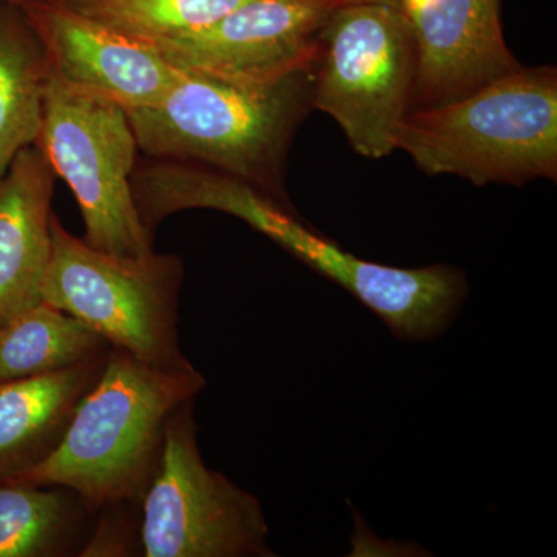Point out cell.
Returning a JSON list of instances; mask_svg holds the SVG:
<instances>
[{"label": "cell", "instance_id": "5b68a950", "mask_svg": "<svg viewBox=\"0 0 557 557\" xmlns=\"http://www.w3.org/2000/svg\"><path fill=\"white\" fill-rule=\"evenodd\" d=\"M416 75V42L401 11L339 3L319 33L311 106L338 123L359 156L384 159L397 149Z\"/></svg>", "mask_w": 557, "mask_h": 557}, {"label": "cell", "instance_id": "30bf717a", "mask_svg": "<svg viewBox=\"0 0 557 557\" xmlns=\"http://www.w3.org/2000/svg\"><path fill=\"white\" fill-rule=\"evenodd\" d=\"M46 49L50 73L70 87L129 110L163 100L182 70L159 49L65 9L57 0H17Z\"/></svg>", "mask_w": 557, "mask_h": 557}, {"label": "cell", "instance_id": "7c38bea8", "mask_svg": "<svg viewBox=\"0 0 557 557\" xmlns=\"http://www.w3.org/2000/svg\"><path fill=\"white\" fill-rule=\"evenodd\" d=\"M57 172L27 146L0 177V325L42 302Z\"/></svg>", "mask_w": 557, "mask_h": 557}, {"label": "cell", "instance_id": "277c9868", "mask_svg": "<svg viewBox=\"0 0 557 557\" xmlns=\"http://www.w3.org/2000/svg\"><path fill=\"white\" fill-rule=\"evenodd\" d=\"M50 239L44 302L79 319L110 347L127 351L149 368L194 369L180 348L183 263L177 256L109 255L70 234L54 214Z\"/></svg>", "mask_w": 557, "mask_h": 557}, {"label": "cell", "instance_id": "52a82bcc", "mask_svg": "<svg viewBox=\"0 0 557 557\" xmlns=\"http://www.w3.org/2000/svg\"><path fill=\"white\" fill-rule=\"evenodd\" d=\"M36 146L78 201L90 247L123 258L153 252L132 194L138 145L126 110L50 73Z\"/></svg>", "mask_w": 557, "mask_h": 557}, {"label": "cell", "instance_id": "9c48e42d", "mask_svg": "<svg viewBox=\"0 0 557 557\" xmlns=\"http://www.w3.org/2000/svg\"><path fill=\"white\" fill-rule=\"evenodd\" d=\"M341 0H248L208 27L157 46L183 72L240 86L311 73L319 33Z\"/></svg>", "mask_w": 557, "mask_h": 557}, {"label": "cell", "instance_id": "4fadbf2b", "mask_svg": "<svg viewBox=\"0 0 557 557\" xmlns=\"http://www.w3.org/2000/svg\"><path fill=\"white\" fill-rule=\"evenodd\" d=\"M106 357L46 375L0 381V482L21 478L57 448Z\"/></svg>", "mask_w": 557, "mask_h": 557}, {"label": "cell", "instance_id": "6da1fadb", "mask_svg": "<svg viewBox=\"0 0 557 557\" xmlns=\"http://www.w3.org/2000/svg\"><path fill=\"white\" fill-rule=\"evenodd\" d=\"M207 386L196 368H149L110 347L49 456L13 479L72 491L87 509L141 500L159 460L168 418Z\"/></svg>", "mask_w": 557, "mask_h": 557}, {"label": "cell", "instance_id": "8fae6325", "mask_svg": "<svg viewBox=\"0 0 557 557\" xmlns=\"http://www.w3.org/2000/svg\"><path fill=\"white\" fill-rule=\"evenodd\" d=\"M397 9L416 42L410 110L460 100L520 67L505 44L500 0H398Z\"/></svg>", "mask_w": 557, "mask_h": 557}, {"label": "cell", "instance_id": "ba28073f", "mask_svg": "<svg viewBox=\"0 0 557 557\" xmlns=\"http://www.w3.org/2000/svg\"><path fill=\"white\" fill-rule=\"evenodd\" d=\"M193 401L168 418L159 460L141 496L146 557H267L262 504L205 463Z\"/></svg>", "mask_w": 557, "mask_h": 557}, {"label": "cell", "instance_id": "5bb4252c", "mask_svg": "<svg viewBox=\"0 0 557 557\" xmlns=\"http://www.w3.org/2000/svg\"><path fill=\"white\" fill-rule=\"evenodd\" d=\"M50 67L42 40L17 0H0V177L38 141Z\"/></svg>", "mask_w": 557, "mask_h": 557}, {"label": "cell", "instance_id": "e0dca14e", "mask_svg": "<svg viewBox=\"0 0 557 557\" xmlns=\"http://www.w3.org/2000/svg\"><path fill=\"white\" fill-rule=\"evenodd\" d=\"M124 38L160 46L208 27L248 0H57Z\"/></svg>", "mask_w": 557, "mask_h": 557}, {"label": "cell", "instance_id": "8992f818", "mask_svg": "<svg viewBox=\"0 0 557 557\" xmlns=\"http://www.w3.org/2000/svg\"><path fill=\"white\" fill-rule=\"evenodd\" d=\"M220 212L244 220L307 267L336 282L376 314L405 343L437 339L453 325L468 296V281L457 267L397 269L359 259L293 214L289 203L248 185L231 182Z\"/></svg>", "mask_w": 557, "mask_h": 557}, {"label": "cell", "instance_id": "2e32d148", "mask_svg": "<svg viewBox=\"0 0 557 557\" xmlns=\"http://www.w3.org/2000/svg\"><path fill=\"white\" fill-rule=\"evenodd\" d=\"M72 491L60 486L0 482V557L60 555L78 525Z\"/></svg>", "mask_w": 557, "mask_h": 557}, {"label": "cell", "instance_id": "ac0fdd59", "mask_svg": "<svg viewBox=\"0 0 557 557\" xmlns=\"http://www.w3.org/2000/svg\"><path fill=\"white\" fill-rule=\"evenodd\" d=\"M343 3H354V2H369V3H383V5H391L397 9L398 0H341Z\"/></svg>", "mask_w": 557, "mask_h": 557}, {"label": "cell", "instance_id": "9a60e30c", "mask_svg": "<svg viewBox=\"0 0 557 557\" xmlns=\"http://www.w3.org/2000/svg\"><path fill=\"white\" fill-rule=\"evenodd\" d=\"M109 347L79 319L42 300L0 325V381L75 368Z\"/></svg>", "mask_w": 557, "mask_h": 557}, {"label": "cell", "instance_id": "3957f363", "mask_svg": "<svg viewBox=\"0 0 557 557\" xmlns=\"http://www.w3.org/2000/svg\"><path fill=\"white\" fill-rule=\"evenodd\" d=\"M397 149L431 177L454 175L475 186L556 180V67L520 65L460 100L410 110Z\"/></svg>", "mask_w": 557, "mask_h": 557}, {"label": "cell", "instance_id": "7a4b0ae2", "mask_svg": "<svg viewBox=\"0 0 557 557\" xmlns=\"http://www.w3.org/2000/svg\"><path fill=\"white\" fill-rule=\"evenodd\" d=\"M310 106L311 73L273 86H240L183 72L163 100L126 113L149 159L225 172L288 203L285 161Z\"/></svg>", "mask_w": 557, "mask_h": 557}]
</instances>
